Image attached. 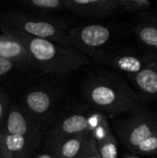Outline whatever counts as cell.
<instances>
[{
  "instance_id": "obj_11",
  "label": "cell",
  "mask_w": 157,
  "mask_h": 158,
  "mask_svg": "<svg viewBox=\"0 0 157 158\" xmlns=\"http://www.w3.org/2000/svg\"><path fill=\"white\" fill-rule=\"evenodd\" d=\"M143 97L157 100V61L134 74H124Z\"/></svg>"
},
{
  "instance_id": "obj_18",
  "label": "cell",
  "mask_w": 157,
  "mask_h": 158,
  "mask_svg": "<svg viewBox=\"0 0 157 158\" xmlns=\"http://www.w3.org/2000/svg\"><path fill=\"white\" fill-rule=\"evenodd\" d=\"M92 133L96 143H101L113 137L110 131V129L108 127V124L106 122L105 117L102 119V121L98 124V126L92 131Z\"/></svg>"
},
{
  "instance_id": "obj_6",
  "label": "cell",
  "mask_w": 157,
  "mask_h": 158,
  "mask_svg": "<svg viewBox=\"0 0 157 158\" xmlns=\"http://www.w3.org/2000/svg\"><path fill=\"white\" fill-rule=\"evenodd\" d=\"M60 85H39L29 90L23 97L24 105L28 111L33 116L40 117L53 111L56 104L64 95L65 90Z\"/></svg>"
},
{
  "instance_id": "obj_17",
  "label": "cell",
  "mask_w": 157,
  "mask_h": 158,
  "mask_svg": "<svg viewBox=\"0 0 157 158\" xmlns=\"http://www.w3.org/2000/svg\"><path fill=\"white\" fill-rule=\"evenodd\" d=\"M98 151L102 158H118V147L117 143L113 137L101 142L96 143Z\"/></svg>"
},
{
  "instance_id": "obj_13",
  "label": "cell",
  "mask_w": 157,
  "mask_h": 158,
  "mask_svg": "<svg viewBox=\"0 0 157 158\" xmlns=\"http://www.w3.org/2000/svg\"><path fill=\"white\" fill-rule=\"evenodd\" d=\"M92 134V131H84L64 140L57 145V156L59 158H77Z\"/></svg>"
},
{
  "instance_id": "obj_4",
  "label": "cell",
  "mask_w": 157,
  "mask_h": 158,
  "mask_svg": "<svg viewBox=\"0 0 157 158\" xmlns=\"http://www.w3.org/2000/svg\"><path fill=\"white\" fill-rule=\"evenodd\" d=\"M0 27L19 30L29 35L48 39L74 48L68 37L69 24L61 19L33 13L7 11L0 13Z\"/></svg>"
},
{
  "instance_id": "obj_10",
  "label": "cell",
  "mask_w": 157,
  "mask_h": 158,
  "mask_svg": "<svg viewBox=\"0 0 157 158\" xmlns=\"http://www.w3.org/2000/svg\"><path fill=\"white\" fill-rule=\"evenodd\" d=\"M0 56L19 67L36 69L35 62L27 47L18 38L4 32L0 34Z\"/></svg>"
},
{
  "instance_id": "obj_8",
  "label": "cell",
  "mask_w": 157,
  "mask_h": 158,
  "mask_svg": "<svg viewBox=\"0 0 157 158\" xmlns=\"http://www.w3.org/2000/svg\"><path fill=\"white\" fill-rule=\"evenodd\" d=\"M66 7L83 18L105 19L120 6L116 0H61Z\"/></svg>"
},
{
  "instance_id": "obj_16",
  "label": "cell",
  "mask_w": 157,
  "mask_h": 158,
  "mask_svg": "<svg viewBox=\"0 0 157 158\" xmlns=\"http://www.w3.org/2000/svg\"><path fill=\"white\" fill-rule=\"evenodd\" d=\"M26 6L49 11H62L66 7L61 0H17Z\"/></svg>"
},
{
  "instance_id": "obj_9",
  "label": "cell",
  "mask_w": 157,
  "mask_h": 158,
  "mask_svg": "<svg viewBox=\"0 0 157 158\" xmlns=\"http://www.w3.org/2000/svg\"><path fill=\"white\" fill-rule=\"evenodd\" d=\"M130 30L143 48L157 53V18L155 15L141 13Z\"/></svg>"
},
{
  "instance_id": "obj_5",
  "label": "cell",
  "mask_w": 157,
  "mask_h": 158,
  "mask_svg": "<svg viewBox=\"0 0 157 158\" xmlns=\"http://www.w3.org/2000/svg\"><path fill=\"white\" fill-rule=\"evenodd\" d=\"M92 60L111 67L123 74L137 73L157 61V53L144 48L136 49L121 45L108 52L101 53Z\"/></svg>"
},
{
  "instance_id": "obj_7",
  "label": "cell",
  "mask_w": 157,
  "mask_h": 158,
  "mask_svg": "<svg viewBox=\"0 0 157 158\" xmlns=\"http://www.w3.org/2000/svg\"><path fill=\"white\" fill-rule=\"evenodd\" d=\"M129 121V124L118 129V131L129 149L135 151L138 145L146 138L157 132V122L142 114Z\"/></svg>"
},
{
  "instance_id": "obj_1",
  "label": "cell",
  "mask_w": 157,
  "mask_h": 158,
  "mask_svg": "<svg viewBox=\"0 0 157 158\" xmlns=\"http://www.w3.org/2000/svg\"><path fill=\"white\" fill-rule=\"evenodd\" d=\"M2 32L18 38L29 50L36 69L49 75L66 76L91 63L90 58L75 48L34 37L19 30L0 27Z\"/></svg>"
},
{
  "instance_id": "obj_20",
  "label": "cell",
  "mask_w": 157,
  "mask_h": 158,
  "mask_svg": "<svg viewBox=\"0 0 157 158\" xmlns=\"http://www.w3.org/2000/svg\"><path fill=\"white\" fill-rule=\"evenodd\" d=\"M77 158H102L97 148L96 141L93 136V134L90 137V139L87 141L83 150Z\"/></svg>"
},
{
  "instance_id": "obj_14",
  "label": "cell",
  "mask_w": 157,
  "mask_h": 158,
  "mask_svg": "<svg viewBox=\"0 0 157 158\" xmlns=\"http://www.w3.org/2000/svg\"><path fill=\"white\" fill-rule=\"evenodd\" d=\"M6 132L9 134L30 135L31 128L24 113L16 106L8 107L6 120Z\"/></svg>"
},
{
  "instance_id": "obj_19",
  "label": "cell",
  "mask_w": 157,
  "mask_h": 158,
  "mask_svg": "<svg viewBox=\"0 0 157 158\" xmlns=\"http://www.w3.org/2000/svg\"><path fill=\"white\" fill-rule=\"evenodd\" d=\"M135 152L140 154H153L157 152V132L143 140L136 148Z\"/></svg>"
},
{
  "instance_id": "obj_22",
  "label": "cell",
  "mask_w": 157,
  "mask_h": 158,
  "mask_svg": "<svg viewBox=\"0 0 157 158\" xmlns=\"http://www.w3.org/2000/svg\"><path fill=\"white\" fill-rule=\"evenodd\" d=\"M7 97L5 94L4 92H2L0 90V122L2 120V118L5 116V113L6 112V108H7Z\"/></svg>"
},
{
  "instance_id": "obj_25",
  "label": "cell",
  "mask_w": 157,
  "mask_h": 158,
  "mask_svg": "<svg viewBox=\"0 0 157 158\" xmlns=\"http://www.w3.org/2000/svg\"><path fill=\"white\" fill-rule=\"evenodd\" d=\"M0 154H1V138H0Z\"/></svg>"
},
{
  "instance_id": "obj_3",
  "label": "cell",
  "mask_w": 157,
  "mask_h": 158,
  "mask_svg": "<svg viewBox=\"0 0 157 158\" xmlns=\"http://www.w3.org/2000/svg\"><path fill=\"white\" fill-rule=\"evenodd\" d=\"M125 31L126 29L118 24L93 22L70 28L68 37L75 49L92 59L101 53L124 45L121 40Z\"/></svg>"
},
{
  "instance_id": "obj_15",
  "label": "cell",
  "mask_w": 157,
  "mask_h": 158,
  "mask_svg": "<svg viewBox=\"0 0 157 158\" xmlns=\"http://www.w3.org/2000/svg\"><path fill=\"white\" fill-rule=\"evenodd\" d=\"M1 138V155L3 158H11L13 154H19L25 150L28 145L26 135L9 134L0 131Z\"/></svg>"
},
{
  "instance_id": "obj_26",
  "label": "cell",
  "mask_w": 157,
  "mask_h": 158,
  "mask_svg": "<svg viewBox=\"0 0 157 158\" xmlns=\"http://www.w3.org/2000/svg\"><path fill=\"white\" fill-rule=\"evenodd\" d=\"M128 158H137V157H133V156H130V157H128Z\"/></svg>"
},
{
  "instance_id": "obj_23",
  "label": "cell",
  "mask_w": 157,
  "mask_h": 158,
  "mask_svg": "<svg viewBox=\"0 0 157 158\" xmlns=\"http://www.w3.org/2000/svg\"><path fill=\"white\" fill-rule=\"evenodd\" d=\"M116 1L118 2V4L119 5L120 7H123L129 11H134L130 0H116Z\"/></svg>"
},
{
  "instance_id": "obj_12",
  "label": "cell",
  "mask_w": 157,
  "mask_h": 158,
  "mask_svg": "<svg viewBox=\"0 0 157 158\" xmlns=\"http://www.w3.org/2000/svg\"><path fill=\"white\" fill-rule=\"evenodd\" d=\"M84 131H91L89 125V116H85L84 114L76 112L70 114L69 116H67L66 118H64L58 127V132L63 134L61 136L62 139L59 144L64 140Z\"/></svg>"
},
{
  "instance_id": "obj_27",
  "label": "cell",
  "mask_w": 157,
  "mask_h": 158,
  "mask_svg": "<svg viewBox=\"0 0 157 158\" xmlns=\"http://www.w3.org/2000/svg\"><path fill=\"white\" fill-rule=\"evenodd\" d=\"M0 158H3V157H0Z\"/></svg>"
},
{
  "instance_id": "obj_21",
  "label": "cell",
  "mask_w": 157,
  "mask_h": 158,
  "mask_svg": "<svg viewBox=\"0 0 157 158\" xmlns=\"http://www.w3.org/2000/svg\"><path fill=\"white\" fill-rule=\"evenodd\" d=\"M19 67L16 63L0 56V77H3L11 72L15 68Z\"/></svg>"
},
{
  "instance_id": "obj_24",
  "label": "cell",
  "mask_w": 157,
  "mask_h": 158,
  "mask_svg": "<svg viewBox=\"0 0 157 158\" xmlns=\"http://www.w3.org/2000/svg\"><path fill=\"white\" fill-rule=\"evenodd\" d=\"M35 158H59L57 156H53V155H49V154H43L40 155Z\"/></svg>"
},
{
  "instance_id": "obj_2",
  "label": "cell",
  "mask_w": 157,
  "mask_h": 158,
  "mask_svg": "<svg viewBox=\"0 0 157 158\" xmlns=\"http://www.w3.org/2000/svg\"><path fill=\"white\" fill-rule=\"evenodd\" d=\"M82 95L90 106L111 115L139 107L143 98L123 79L108 71L89 73L82 85Z\"/></svg>"
}]
</instances>
